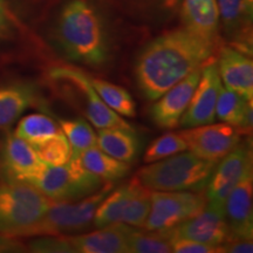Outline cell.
I'll list each match as a JSON object with an SVG mask.
<instances>
[{"mask_svg":"<svg viewBox=\"0 0 253 253\" xmlns=\"http://www.w3.org/2000/svg\"><path fill=\"white\" fill-rule=\"evenodd\" d=\"M151 190L147 189L138 182L134 195L126 205V212L123 214L122 223L134 227L143 229L145 220L150 211Z\"/></svg>","mask_w":253,"mask_h":253,"instance_id":"30","label":"cell"},{"mask_svg":"<svg viewBox=\"0 0 253 253\" xmlns=\"http://www.w3.org/2000/svg\"><path fill=\"white\" fill-rule=\"evenodd\" d=\"M89 81L95 91L101 97V100L110 109L118 113L120 116L134 118L136 115V107L134 100H132L131 95L125 88L120 87L118 84L101 80V79L93 78L90 75Z\"/></svg>","mask_w":253,"mask_h":253,"instance_id":"25","label":"cell"},{"mask_svg":"<svg viewBox=\"0 0 253 253\" xmlns=\"http://www.w3.org/2000/svg\"><path fill=\"white\" fill-rule=\"evenodd\" d=\"M184 138L188 150L198 157L210 161H219L233 150L240 142V132L227 123H209L191 126L179 131Z\"/></svg>","mask_w":253,"mask_h":253,"instance_id":"10","label":"cell"},{"mask_svg":"<svg viewBox=\"0 0 253 253\" xmlns=\"http://www.w3.org/2000/svg\"><path fill=\"white\" fill-rule=\"evenodd\" d=\"M26 246L17 239V237H12L0 233V253H13L25 252Z\"/></svg>","mask_w":253,"mask_h":253,"instance_id":"37","label":"cell"},{"mask_svg":"<svg viewBox=\"0 0 253 253\" xmlns=\"http://www.w3.org/2000/svg\"><path fill=\"white\" fill-rule=\"evenodd\" d=\"M252 172V151L248 144H238L214 168L207 185L208 204L225 212V201L230 192L246 175Z\"/></svg>","mask_w":253,"mask_h":253,"instance_id":"9","label":"cell"},{"mask_svg":"<svg viewBox=\"0 0 253 253\" xmlns=\"http://www.w3.org/2000/svg\"><path fill=\"white\" fill-rule=\"evenodd\" d=\"M103 181L82 166L78 155L63 166H46L28 184L52 202H77L101 189Z\"/></svg>","mask_w":253,"mask_h":253,"instance_id":"7","label":"cell"},{"mask_svg":"<svg viewBox=\"0 0 253 253\" xmlns=\"http://www.w3.org/2000/svg\"><path fill=\"white\" fill-rule=\"evenodd\" d=\"M113 182H106L93 195L77 202H52L42 218L23 237L66 236L87 230L101 202L113 190Z\"/></svg>","mask_w":253,"mask_h":253,"instance_id":"6","label":"cell"},{"mask_svg":"<svg viewBox=\"0 0 253 253\" xmlns=\"http://www.w3.org/2000/svg\"><path fill=\"white\" fill-rule=\"evenodd\" d=\"M216 45L184 27L155 38L136 60L137 86L148 100L155 101L190 73L213 58Z\"/></svg>","mask_w":253,"mask_h":253,"instance_id":"1","label":"cell"},{"mask_svg":"<svg viewBox=\"0 0 253 253\" xmlns=\"http://www.w3.org/2000/svg\"><path fill=\"white\" fill-rule=\"evenodd\" d=\"M28 251L39 253H74V249L69 242L68 237L59 236H40L33 239L26 246Z\"/></svg>","mask_w":253,"mask_h":253,"instance_id":"33","label":"cell"},{"mask_svg":"<svg viewBox=\"0 0 253 253\" xmlns=\"http://www.w3.org/2000/svg\"><path fill=\"white\" fill-rule=\"evenodd\" d=\"M88 171L100 177L102 181L115 182L130 172V164L116 160L106 154L99 147H93L75 154Z\"/></svg>","mask_w":253,"mask_h":253,"instance_id":"24","label":"cell"},{"mask_svg":"<svg viewBox=\"0 0 253 253\" xmlns=\"http://www.w3.org/2000/svg\"><path fill=\"white\" fill-rule=\"evenodd\" d=\"M188 150L184 138L179 132H167L150 143L144 155L145 163H153L172 155Z\"/></svg>","mask_w":253,"mask_h":253,"instance_id":"31","label":"cell"},{"mask_svg":"<svg viewBox=\"0 0 253 253\" xmlns=\"http://www.w3.org/2000/svg\"><path fill=\"white\" fill-rule=\"evenodd\" d=\"M50 203L33 185L0 182V233L20 238L42 218Z\"/></svg>","mask_w":253,"mask_h":253,"instance_id":"5","label":"cell"},{"mask_svg":"<svg viewBox=\"0 0 253 253\" xmlns=\"http://www.w3.org/2000/svg\"><path fill=\"white\" fill-rule=\"evenodd\" d=\"M134 230V226L125 223H114L68 239L78 253H129V237Z\"/></svg>","mask_w":253,"mask_h":253,"instance_id":"17","label":"cell"},{"mask_svg":"<svg viewBox=\"0 0 253 253\" xmlns=\"http://www.w3.org/2000/svg\"><path fill=\"white\" fill-rule=\"evenodd\" d=\"M138 184L137 179L132 178L126 184L119 186L118 189L110 191L106 198L101 202L96 211H95L93 224L95 227L101 229L114 223H122L123 214L126 212V205L134 195L136 186Z\"/></svg>","mask_w":253,"mask_h":253,"instance_id":"23","label":"cell"},{"mask_svg":"<svg viewBox=\"0 0 253 253\" xmlns=\"http://www.w3.org/2000/svg\"><path fill=\"white\" fill-rule=\"evenodd\" d=\"M30 143L8 134L0 144V182L30 183L45 169Z\"/></svg>","mask_w":253,"mask_h":253,"instance_id":"12","label":"cell"},{"mask_svg":"<svg viewBox=\"0 0 253 253\" xmlns=\"http://www.w3.org/2000/svg\"><path fill=\"white\" fill-rule=\"evenodd\" d=\"M171 240V229L147 232L134 230L129 237V253H170Z\"/></svg>","mask_w":253,"mask_h":253,"instance_id":"27","label":"cell"},{"mask_svg":"<svg viewBox=\"0 0 253 253\" xmlns=\"http://www.w3.org/2000/svg\"><path fill=\"white\" fill-rule=\"evenodd\" d=\"M59 126L69 142L72 154H79L97 145V135L86 120H59Z\"/></svg>","mask_w":253,"mask_h":253,"instance_id":"28","label":"cell"},{"mask_svg":"<svg viewBox=\"0 0 253 253\" xmlns=\"http://www.w3.org/2000/svg\"><path fill=\"white\" fill-rule=\"evenodd\" d=\"M219 21L235 40V48L251 54L253 0H217Z\"/></svg>","mask_w":253,"mask_h":253,"instance_id":"18","label":"cell"},{"mask_svg":"<svg viewBox=\"0 0 253 253\" xmlns=\"http://www.w3.org/2000/svg\"><path fill=\"white\" fill-rule=\"evenodd\" d=\"M48 79L97 129L118 126L134 130L128 122L101 100L86 73L72 66H58L49 69Z\"/></svg>","mask_w":253,"mask_h":253,"instance_id":"4","label":"cell"},{"mask_svg":"<svg viewBox=\"0 0 253 253\" xmlns=\"http://www.w3.org/2000/svg\"><path fill=\"white\" fill-rule=\"evenodd\" d=\"M182 0H128L131 7L145 19L163 21L178 11Z\"/></svg>","mask_w":253,"mask_h":253,"instance_id":"32","label":"cell"},{"mask_svg":"<svg viewBox=\"0 0 253 253\" xmlns=\"http://www.w3.org/2000/svg\"><path fill=\"white\" fill-rule=\"evenodd\" d=\"M60 130V126L45 114H31L19 121L14 135L33 147L58 134Z\"/></svg>","mask_w":253,"mask_h":253,"instance_id":"26","label":"cell"},{"mask_svg":"<svg viewBox=\"0 0 253 253\" xmlns=\"http://www.w3.org/2000/svg\"><path fill=\"white\" fill-rule=\"evenodd\" d=\"M33 148L41 162L46 166H63L72 157V148L62 130L46 141L33 145Z\"/></svg>","mask_w":253,"mask_h":253,"instance_id":"29","label":"cell"},{"mask_svg":"<svg viewBox=\"0 0 253 253\" xmlns=\"http://www.w3.org/2000/svg\"><path fill=\"white\" fill-rule=\"evenodd\" d=\"M221 79L217 62L212 58L201 68V77L192 94L188 108L183 114L179 126L184 128L213 123L216 104L221 89Z\"/></svg>","mask_w":253,"mask_h":253,"instance_id":"11","label":"cell"},{"mask_svg":"<svg viewBox=\"0 0 253 253\" xmlns=\"http://www.w3.org/2000/svg\"><path fill=\"white\" fill-rule=\"evenodd\" d=\"M14 31V15L8 0H0V41L8 39Z\"/></svg>","mask_w":253,"mask_h":253,"instance_id":"35","label":"cell"},{"mask_svg":"<svg viewBox=\"0 0 253 253\" xmlns=\"http://www.w3.org/2000/svg\"><path fill=\"white\" fill-rule=\"evenodd\" d=\"M217 67L225 88L246 100H252L253 62L248 54L235 47H221Z\"/></svg>","mask_w":253,"mask_h":253,"instance_id":"16","label":"cell"},{"mask_svg":"<svg viewBox=\"0 0 253 253\" xmlns=\"http://www.w3.org/2000/svg\"><path fill=\"white\" fill-rule=\"evenodd\" d=\"M39 101V90L32 82L18 81L0 86V130L13 125Z\"/></svg>","mask_w":253,"mask_h":253,"instance_id":"20","label":"cell"},{"mask_svg":"<svg viewBox=\"0 0 253 253\" xmlns=\"http://www.w3.org/2000/svg\"><path fill=\"white\" fill-rule=\"evenodd\" d=\"M179 6L183 27L217 45L220 24L217 0H182Z\"/></svg>","mask_w":253,"mask_h":253,"instance_id":"19","label":"cell"},{"mask_svg":"<svg viewBox=\"0 0 253 253\" xmlns=\"http://www.w3.org/2000/svg\"><path fill=\"white\" fill-rule=\"evenodd\" d=\"M217 163L185 150L148 163L138 170L135 178L151 191L202 192L207 188Z\"/></svg>","mask_w":253,"mask_h":253,"instance_id":"3","label":"cell"},{"mask_svg":"<svg viewBox=\"0 0 253 253\" xmlns=\"http://www.w3.org/2000/svg\"><path fill=\"white\" fill-rule=\"evenodd\" d=\"M97 147L116 160L130 164L137 156L140 145L134 130L113 126L99 129Z\"/></svg>","mask_w":253,"mask_h":253,"instance_id":"22","label":"cell"},{"mask_svg":"<svg viewBox=\"0 0 253 253\" xmlns=\"http://www.w3.org/2000/svg\"><path fill=\"white\" fill-rule=\"evenodd\" d=\"M55 42L63 55L87 66H101L108 61V31L102 15L86 0H68L55 20Z\"/></svg>","mask_w":253,"mask_h":253,"instance_id":"2","label":"cell"},{"mask_svg":"<svg viewBox=\"0 0 253 253\" xmlns=\"http://www.w3.org/2000/svg\"><path fill=\"white\" fill-rule=\"evenodd\" d=\"M172 252L176 253H225L223 246L208 245L195 240L173 237L171 240Z\"/></svg>","mask_w":253,"mask_h":253,"instance_id":"34","label":"cell"},{"mask_svg":"<svg viewBox=\"0 0 253 253\" xmlns=\"http://www.w3.org/2000/svg\"><path fill=\"white\" fill-rule=\"evenodd\" d=\"M216 118L235 126L240 135L252 131V100H246L235 91L221 87L216 104Z\"/></svg>","mask_w":253,"mask_h":253,"instance_id":"21","label":"cell"},{"mask_svg":"<svg viewBox=\"0 0 253 253\" xmlns=\"http://www.w3.org/2000/svg\"><path fill=\"white\" fill-rule=\"evenodd\" d=\"M171 232L173 237L213 246H221L230 238L225 212L210 204H207L197 216L171 227Z\"/></svg>","mask_w":253,"mask_h":253,"instance_id":"14","label":"cell"},{"mask_svg":"<svg viewBox=\"0 0 253 253\" xmlns=\"http://www.w3.org/2000/svg\"><path fill=\"white\" fill-rule=\"evenodd\" d=\"M201 68L191 72L175 86L161 95L150 109L153 121L162 129H173L179 126L183 114L188 108L197 86Z\"/></svg>","mask_w":253,"mask_h":253,"instance_id":"13","label":"cell"},{"mask_svg":"<svg viewBox=\"0 0 253 253\" xmlns=\"http://www.w3.org/2000/svg\"><path fill=\"white\" fill-rule=\"evenodd\" d=\"M224 252H231V253H244L250 252L252 250V239H239V238H230L227 239L223 245Z\"/></svg>","mask_w":253,"mask_h":253,"instance_id":"36","label":"cell"},{"mask_svg":"<svg viewBox=\"0 0 253 253\" xmlns=\"http://www.w3.org/2000/svg\"><path fill=\"white\" fill-rule=\"evenodd\" d=\"M205 195L196 191H151L145 231L171 229L197 216L207 207Z\"/></svg>","mask_w":253,"mask_h":253,"instance_id":"8","label":"cell"},{"mask_svg":"<svg viewBox=\"0 0 253 253\" xmlns=\"http://www.w3.org/2000/svg\"><path fill=\"white\" fill-rule=\"evenodd\" d=\"M253 178L246 175L230 192L225 201V218L230 238L252 239L253 237ZM229 238V239H230Z\"/></svg>","mask_w":253,"mask_h":253,"instance_id":"15","label":"cell"}]
</instances>
